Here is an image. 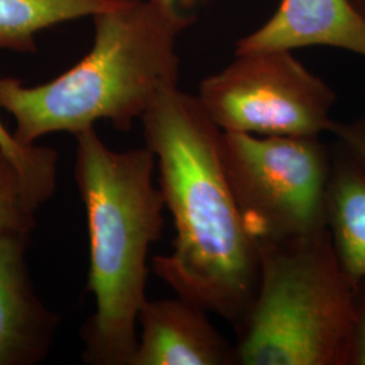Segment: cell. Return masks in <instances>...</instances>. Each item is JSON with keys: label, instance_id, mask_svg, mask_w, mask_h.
Returning <instances> with one entry per match:
<instances>
[{"label": "cell", "instance_id": "cell-11", "mask_svg": "<svg viewBox=\"0 0 365 365\" xmlns=\"http://www.w3.org/2000/svg\"><path fill=\"white\" fill-rule=\"evenodd\" d=\"M125 0H0V49L34 52L46 27L113 9Z\"/></svg>", "mask_w": 365, "mask_h": 365}, {"label": "cell", "instance_id": "cell-5", "mask_svg": "<svg viewBox=\"0 0 365 365\" xmlns=\"http://www.w3.org/2000/svg\"><path fill=\"white\" fill-rule=\"evenodd\" d=\"M221 157L241 218L257 245L327 229L331 152L321 137L222 131Z\"/></svg>", "mask_w": 365, "mask_h": 365}, {"label": "cell", "instance_id": "cell-13", "mask_svg": "<svg viewBox=\"0 0 365 365\" xmlns=\"http://www.w3.org/2000/svg\"><path fill=\"white\" fill-rule=\"evenodd\" d=\"M36 211L19 172L0 145V241L9 235H30Z\"/></svg>", "mask_w": 365, "mask_h": 365}, {"label": "cell", "instance_id": "cell-4", "mask_svg": "<svg viewBox=\"0 0 365 365\" xmlns=\"http://www.w3.org/2000/svg\"><path fill=\"white\" fill-rule=\"evenodd\" d=\"M259 250L257 292L235 329L238 364H349L354 283L327 227Z\"/></svg>", "mask_w": 365, "mask_h": 365}, {"label": "cell", "instance_id": "cell-9", "mask_svg": "<svg viewBox=\"0 0 365 365\" xmlns=\"http://www.w3.org/2000/svg\"><path fill=\"white\" fill-rule=\"evenodd\" d=\"M27 235L0 241V365L41 361L52 344L56 315L36 297L27 274Z\"/></svg>", "mask_w": 365, "mask_h": 365}, {"label": "cell", "instance_id": "cell-10", "mask_svg": "<svg viewBox=\"0 0 365 365\" xmlns=\"http://www.w3.org/2000/svg\"><path fill=\"white\" fill-rule=\"evenodd\" d=\"M327 226L339 264L356 284L365 279V167L341 145L331 152Z\"/></svg>", "mask_w": 365, "mask_h": 365}, {"label": "cell", "instance_id": "cell-18", "mask_svg": "<svg viewBox=\"0 0 365 365\" xmlns=\"http://www.w3.org/2000/svg\"><path fill=\"white\" fill-rule=\"evenodd\" d=\"M125 1H134V0H125Z\"/></svg>", "mask_w": 365, "mask_h": 365}, {"label": "cell", "instance_id": "cell-1", "mask_svg": "<svg viewBox=\"0 0 365 365\" xmlns=\"http://www.w3.org/2000/svg\"><path fill=\"white\" fill-rule=\"evenodd\" d=\"M176 235L155 274L179 297L237 329L256 297L260 250L237 207L221 157L222 130L197 95L170 87L141 119Z\"/></svg>", "mask_w": 365, "mask_h": 365}, {"label": "cell", "instance_id": "cell-17", "mask_svg": "<svg viewBox=\"0 0 365 365\" xmlns=\"http://www.w3.org/2000/svg\"><path fill=\"white\" fill-rule=\"evenodd\" d=\"M353 6L365 16V0H351Z\"/></svg>", "mask_w": 365, "mask_h": 365}, {"label": "cell", "instance_id": "cell-15", "mask_svg": "<svg viewBox=\"0 0 365 365\" xmlns=\"http://www.w3.org/2000/svg\"><path fill=\"white\" fill-rule=\"evenodd\" d=\"M330 133L337 137L339 144L348 153L365 167V117L349 122L334 120Z\"/></svg>", "mask_w": 365, "mask_h": 365}, {"label": "cell", "instance_id": "cell-14", "mask_svg": "<svg viewBox=\"0 0 365 365\" xmlns=\"http://www.w3.org/2000/svg\"><path fill=\"white\" fill-rule=\"evenodd\" d=\"M365 365V279L354 284L349 364Z\"/></svg>", "mask_w": 365, "mask_h": 365}, {"label": "cell", "instance_id": "cell-2", "mask_svg": "<svg viewBox=\"0 0 365 365\" xmlns=\"http://www.w3.org/2000/svg\"><path fill=\"white\" fill-rule=\"evenodd\" d=\"M93 21L91 51L58 78L34 87L0 78V107L15 119L19 144L51 133L76 135L98 120L129 131L161 92L178 86V39L191 22L180 10L120 1Z\"/></svg>", "mask_w": 365, "mask_h": 365}, {"label": "cell", "instance_id": "cell-7", "mask_svg": "<svg viewBox=\"0 0 365 365\" xmlns=\"http://www.w3.org/2000/svg\"><path fill=\"white\" fill-rule=\"evenodd\" d=\"M207 310L178 295L146 300L130 365H235V344L211 324Z\"/></svg>", "mask_w": 365, "mask_h": 365}, {"label": "cell", "instance_id": "cell-6", "mask_svg": "<svg viewBox=\"0 0 365 365\" xmlns=\"http://www.w3.org/2000/svg\"><path fill=\"white\" fill-rule=\"evenodd\" d=\"M197 98L222 131L321 137L331 130L334 91L291 51L235 53L199 86Z\"/></svg>", "mask_w": 365, "mask_h": 365}, {"label": "cell", "instance_id": "cell-3", "mask_svg": "<svg viewBox=\"0 0 365 365\" xmlns=\"http://www.w3.org/2000/svg\"><path fill=\"white\" fill-rule=\"evenodd\" d=\"M75 137V179L90 235L88 291L96 306L84 329V360L130 365L148 300V252L164 227L165 202L153 182L156 157L146 146L115 152L93 128Z\"/></svg>", "mask_w": 365, "mask_h": 365}, {"label": "cell", "instance_id": "cell-8", "mask_svg": "<svg viewBox=\"0 0 365 365\" xmlns=\"http://www.w3.org/2000/svg\"><path fill=\"white\" fill-rule=\"evenodd\" d=\"M327 46L365 58V16L351 0H282L256 30L238 39L235 53Z\"/></svg>", "mask_w": 365, "mask_h": 365}, {"label": "cell", "instance_id": "cell-12", "mask_svg": "<svg viewBox=\"0 0 365 365\" xmlns=\"http://www.w3.org/2000/svg\"><path fill=\"white\" fill-rule=\"evenodd\" d=\"M0 145L21 175L27 197L39 209L54 192L57 178V153L49 148L19 144L13 133L0 122Z\"/></svg>", "mask_w": 365, "mask_h": 365}, {"label": "cell", "instance_id": "cell-16", "mask_svg": "<svg viewBox=\"0 0 365 365\" xmlns=\"http://www.w3.org/2000/svg\"><path fill=\"white\" fill-rule=\"evenodd\" d=\"M150 1L156 3V4L164 7V9H168V10H179L178 9V1L179 0H150Z\"/></svg>", "mask_w": 365, "mask_h": 365}]
</instances>
